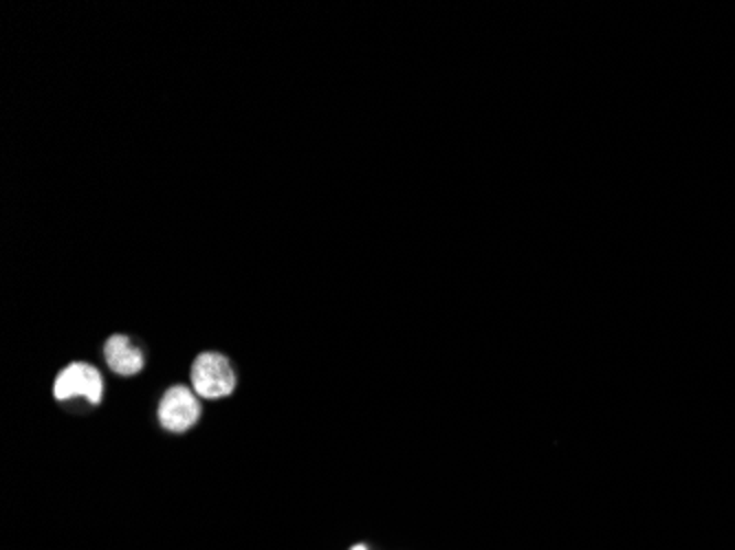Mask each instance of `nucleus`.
Here are the masks:
<instances>
[{
    "label": "nucleus",
    "mask_w": 735,
    "mask_h": 550,
    "mask_svg": "<svg viewBox=\"0 0 735 550\" xmlns=\"http://www.w3.org/2000/svg\"><path fill=\"white\" fill-rule=\"evenodd\" d=\"M191 385L202 398H222L233 392L235 374L222 354L205 352L191 365Z\"/></svg>",
    "instance_id": "obj_1"
},
{
    "label": "nucleus",
    "mask_w": 735,
    "mask_h": 550,
    "mask_svg": "<svg viewBox=\"0 0 735 550\" xmlns=\"http://www.w3.org/2000/svg\"><path fill=\"white\" fill-rule=\"evenodd\" d=\"M101 374L88 363H70L59 372L53 385V394L57 400H68L73 396H81L97 405L101 400Z\"/></svg>",
    "instance_id": "obj_2"
},
{
    "label": "nucleus",
    "mask_w": 735,
    "mask_h": 550,
    "mask_svg": "<svg viewBox=\"0 0 735 550\" xmlns=\"http://www.w3.org/2000/svg\"><path fill=\"white\" fill-rule=\"evenodd\" d=\"M198 416H200V405L196 396L183 385L167 389L158 405V420L169 431L189 429L198 420Z\"/></svg>",
    "instance_id": "obj_3"
},
{
    "label": "nucleus",
    "mask_w": 735,
    "mask_h": 550,
    "mask_svg": "<svg viewBox=\"0 0 735 550\" xmlns=\"http://www.w3.org/2000/svg\"><path fill=\"white\" fill-rule=\"evenodd\" d=\"M103 354H106V363L117 374L132 376L143 367L141 350L123 334H112L103 345Z\"/></svg>",
    "instance_id": "obj_4"
},
{
    "label": "nucleus",
    "mask_w": 735,
    "mask_h": 550,
    "mask_svg": "<svg viewBox=\"0 0 735 550\" xmlns=\"http://www.w3.org/2000/svg\"><path fill=\"white\" fill-rule=\"evenodd\" d=\"M350 550H368L365 546H354V548H350Z\"/></svg>",
    "instance_id": "obj_5"
}]
</instances>
